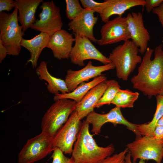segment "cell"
Listing matches in <instances>:
<instances>
[{
  "mask_svg": "<svg viewBox=\"0 0 163 163\" xmlns=\"http://www.w3.org/2000/svg\"><path fill=\"white\" fill-rule=\"evenodd\" d=\"M153 51V49L147 48L137 74L130 80L134 89L149 99L158 95H163V44L155 48L154 58L152 60Z\"/></svg>",
  "mask_w": 163,
  "mask_h": 163,
  "instance_id": "cell-1",
  "label": "cell"
},
{
  "mask_svg": "<svg viewBox=\"0 0 163 163\" xmlns=\"http://www.w3.org/2000/svg\"><path fill=\"white\" fill-rule=\"evenodd\" d=\"M89 124L82 123L72 154L75 163H100L114 152L112 144L106 147L99 146L89 131Z\"/></svg>",
  "mask_w": 163,
  "mask_h": 163,
  "instance_id": "cell-2",
  "label": "cell"
},
{
  "mask_svg": "<svg viewBox=\"0 0 163 163\" xmlns=\"http://www.w3.org/2000/svg\"><path fill=\"white\" fill-rule=\"evenodd\" d=\"M139 48L129 40L115 47L108 57L115 67L116 76L119 79L127 81L142 59L138 55Z\"/></svg>",
  "mask_w": 163,
  "mask_h": 163,
  "instance_id": "cell-3",
  "label": "cell"
},
{
  "mask_svg": "<svg viewBox=\"0 0 163 163\" xmlns=\"http://www.w3.org/2000/svg\"><path fill=\"white\" fill-rule=\"evenodd\" d=\"M18 13L16 8L11 13L0 12V40L7 49L8 55L12 56L19 55L24 35L22 26L18 24Z\"/></svg>",
  "mask_w": 163,
  "mask_h": 163,
  "instance_id": "cell-4",
  "label": "cell"
},
{
  "mask_svg": "<svg viewBox=\"0 0 163 163\" xmlns=\"http://www.w3.org/2000/svg\"><path fill=\"white\" fill-rule=\"evenodd\" d=\"M55 101L44 114L41 123L42 132L53 138L75 110L77 103L67 99Z\"/></svg>",
  "mask_w": 163,
  "mask_h": 163,
  "instance_id": "cell-5",
  "label": "cell"
},
{
  "mask_svg": "<svg viewBox=\"0 0 163 163\" xmlns=\"http://www.w3.org/2000/svg\"><path fill=\"white\" fill-rule=\"evenodd\" d=\"M126 146L133 163H136L138 159L153 160L156 163H161L163 157V141H158L153 136H144L136 137Z\"/></svg>",
  "mask_w": 163,
  "mask_h": 163,
  "instance_id": "cell-6",
  "label": "cell"
},
{
  "mask_svg": "<svg viewBox=\"0 0 163 163\" xmlns=\"http://www.w3.org/2000/svg\"><path fill=\"white\" fill-rule=\"evenodd\" d=\"M53 138L42 132L28 140L18 154V163H34L53 151Z\"/></svg>",
  "mask_w": 163,
  "mask_h": 163,
  "instance_id": "cell-7",
  "label": "cell"
},
{
  "mask_svg": "<svg viewBox=\"0 0 163 163\" xmlns=\"http://www.w3.org/2000/svg\"><path fill=\"white\" fill-rule=\"evenodd\" d=\"M81 120L76 111H74L53 138V149L57 148L65 154H72L73 145L77 139L81 125Z\"/></svg>",
  "mask_w": 163,
  "mask_h": 163,
  "instance_id": "cell-8",
  "label": "cell"
},
{
  "mask_svg": "<svg viewBox=\"0 0 163 163\" xmlns=\"http://www.w3.org/2000/svg\"><path fill=\"white\" fill-rule=\"evenodd\" d=\"M40 7L42 10L39 15L40 19L36 20L31 29L46 33L50 36L62 29L63 24L60 9L53 0L43 1Z\"/></svg>",
  "mask_w": 163,
  "mask_h": 163,
  "instance_id": "cell-9",
  "label": "cell"
},
{
  "mask_svg": "<svg viewBox=\"0 0 163 163\" xmlns=\"http://www.w3.org/2000/svg\"><path fill=\"white\" fill-rule=\"evenodd\" d=\"M75 44L73 47L69 58L73 64L83 67L84 61L88 59L97 60L104 65L111 63L108 57L99 51L87 37L74 34Z\"/></svg>",
  "mask_w": 163,
  "mask_h": 163,
  "instance_id": "cell-10",
  "label": "cell"
},
{
  "mask_svg": "<svg viewBox=\"0 0 163 163\" xmlns=\"http://www.w3.org/2000/svg\"><path fill=\"white\" fill-rule=\"evenodd\" d=\"M101 38L97 43L104 46L124 42L131 39L126 17L118 16L103 25L100 30Z\"/></svg>",
  "mask_w": 163,
  "mask_h": 163,
  "instance_id": "cell-11",
  "label": "cell"
},
{
  "mask_svg": "<svg viewBox=\"0 0 163 163\" xmlns=\"http://www.w3.org/2000/svg\"><path fill=\"white\" fill-rule=\"evenodd\" d=\"M115 67L112 63L101 66L93 65L90 61L82 69L74 71L69 69L67 71L65 80L70 92L74 91L81 83L88 81L91 78L101 75L102 72L114 69Z\"/></svg>",
  "mask_w": 163,
  "mask_h": 163,
  "instance_id": "cell-12",
  "label": "cell"
},
{
  "mask_svg": "<svg viewBox=\"0 0 163 163\" xmlns=\"http://www.w3.org/2000/svg\"><path fill=\"white\" fill-rule=\"evenodd\" d=\"M126 18L132 41L139 48V53H145L150 37L144 26L142 14L133 12L128 13Z\"/></svg>",
  "mask_w": 163,
  "mask_h": 163,
  "instance_id": "cell-13",
  "label": "cell"
},
{
  "mask_svg": "<svg viewBox=\"0 0 163 163\" xmlns=\"http://www.w3.org/2000/svg\"><path fill=\"white\" fill-rule=\"evenodd\" d=\"M73 34L61 29L50 37L46 47L51 49L54 57L59 59H68L75 41Z\"/></svg>",
  "mask_w": 163,
  "mask_h": 163,
  "instance_id": "cell-14",
  "label": "cell"
},
{
  "mask_svg": "<svg viewBox=\"0 0 163 163\" xmlns=\"http://www.w3.org/2000/svg\"><path fill=\"white\" fill-rule=\"evenodd\" d=\"M94 10L84 9L82 14L68 23L69 29L76 34L83 35L94 43L97 40L94 35L93 28L97 23L98 17H95Z\"/></svg>",
  "mask_w": 163,
  "mask_h": 163,
  "instance_id": "cell-15",
  "label": "cell"
},
{
  "mask_svg": "<svg viewBox=\"0 0 163 163\" xmlns=\"http://www.w3.org/2000/svg\"><path fill=\"white\" fill-rule=\"evenodd\" d=\"M145 3L144 0H105L102 2L97 12L105 23L113 15L121 16L131 8L138 6H144Z\"/></svg>",
  "mask_w": 163,
  "mask_h": 163,
  "instance_id": "cell-16",
  "label": "cell"
},
{
  "mask_svg": "<svg viewBox=\"0 0 163 163\" xmlns=\"http://www.w3.org/2000/svg\"><path fill=\"white\" fill-rule=\"evenodd\" d=\"M106 80L92 88L81 101L77 103L75 111L81 120L94 111L96 104L107 88Z\"/></svg>",
  "mask_w": 163,
  "mask_h": 163,
  "instance_id": "cell-17",
  "label": "cell"
},
{
  "mask_svg": "<svg viewBox=\"0 0 163 163\" xmlns=\"http://www.w3.org/2000/svg\"><path fill=\"white\" fill-rule=\"evenodd\" d=\"M43 0H15L14 4L18 10V19L24 32L26 31L36 21L37 9Z\"/></svg>",
  "mask_w": 163,
  "mask_h": 163,
  "instance_id": "cell-18",
  "label": "cell"
},
{
  "mask_svg": "<svg viewBox=\"0 0 163 163\" xmlns=\"http://www.w3.org/2000/svg\"><path fill=\"white\" fill-rule=\"evenodd\" d=\"M50 37L46 33L40 32L31 39H22L21 46L25 48L30 53V58L26 64L30 62L33 68L37 67L39 56L43 50L46 47Z\"/></svg>",
  "mask_w": 163,
  "mask_h": 163,
  "instance_id": "cell-19",
  "label": "cell"
},
{
  "mask_svg": "<svg viewBox=\"0 0 163 163\" xmlns=\"http://www.w3.org/2000/svg\"><path fill=\"white\" fill-rule=\"evenodd\" d=\"M47 62H41L37 68L36 72L39 79L46 81L48 84L47 89L49 92L54 94L70 92L65 80L58 78L52 75L49 72L47 66Z\"/></svg>",
  "mask_w": 163,
  "mask_h": 163,
  "instance_id": "cell-20",
  "label": "cell"
},
{
  "mask_svg": "<svg viewBox=\"0 0 163 163\" xmlns=\"http://www.w3.org/2000/svg\"><path fill=\"white\" fill-rule=\"evenodd\" d=\"M107 80V77L100 75L88 82H83L80 84L73 91L64 94H54L53 99L55 101L62 99H71L77 103L79 102L83 97L92 88L99 83Z\"/></svg>",
  "mask_w": 163,
  "mask_h": 163,
  "instance_id": "cell-21",
  "label": "cell"
},
{
  "mask_svg": "<svg viewBox=\"0 0 163 163\" xmlns=\"http://www.w3.org/2000/svg\"><path fill=\"white\" fill-rule=\"evenodd\" d=\"M120 107L116 106L112 109L108 113L100 114L94 110L90 113L86 117V122L92 126L91 131L94 135H98L101 132L102 126L105 123L110 122L113 123L115 121Z\"/></svg>",
  "mask_w": 163,
  "mask_h": 163,
  "instance_id": "cell-22",
  "label": "cell"
},
{
  "mask_svg": "<svg viewBox=\"0 0 163 163\" xmlns=\"http://www.w3.org/2000/svg\"><path fill=\"white\" fill-rule=\"evenodd\" d=\"M157 107L155 112L151 121L142 124H137L136 129L142 136H153V133L158 120L163 116V95L156 96Z\"/></svg>",
  "mask_w": 163,
  "mask_h": 163,
  "instance_id": "cell-23",
  "label": "cell"
},
{
  "mask_svg": "<svg viewBox=\"0 0 163 163\" xmlns=\"http://www.w3.org/2000/svg\"><path fill=\"white\" fill-rule=\"evenodd\" d=\"M139 95L138 92H133L128 89H120L117 93L111 104L120 108H131Z\"/></svg>",
  "mask_w": 163,
  "mask_h": 163,
  "instance_id": "cell-24",
  "label": "cell"
},
{
  "mask_svg": "<svg viewBox=\"0 0 163 163\" xmlns=\"http://www.w3.org/2000/svg\"><path fill=\"white\" fill-rule=\"evenodd\" d=\"M107 87L103 96L99 100L95 107H99L105 104H109L120 89L118 82L114 79L106 80Z\"/></svg>",
  "mask_w": 163,
  "mask_h": 163,
  "instance_id": "cell-25",
  "label": "cell"
},
{
  "mask_svg": "<svg viewBox=\"0 0 163 163\" xmlns=\"http://www.w3.org/2000/svg\"><path fill=\"white\" fill-rule=\"evenodd\" d=\"M65 2L66 17L71 21L80 15L84 10L78 0H66Z\"/></svg>",
  "mask_w": 163,
  "mask_h": 163,
  "instance_id": "cell-26",
  "label": "cell"
},
{
  "mask_svg": "<svg viewBox=\"0 0 163 163\" xmlns=\"http://www.w3.org/2000/svg\"><path fill=\"white\" fill-rule=\"evenodd\" d=\"M53 151L51 156L53 159L52 163H75L72 157L70 158L66 157L59 148H55Z\"/></svg>",
  "mask_w": 163,
  "mask_h": 163,
  "instance_id": "cell-27",
  "label": "cell"
},
{
  "mask_svg": "<svg viewBox=\"0 0 163 163\" xmlns=\"http://www.w3.org/2000/svg\"><path fill=\"white\" fill-rule=\"evenodd\" d=\"M113 124L114 125L117 124H123L126 126L128 129L134 133L136 135V137L142 136L136 129L137 124L131 123L126 120L122 115L121 110L119 111Z\"/></svg>",
  "mask_w": 163,
  "mask_h": 163,
  "instance_id": "cell-28",
  "label": "cell"
},
{
  "mask_svg": "<svg viewBox=\"0 0 163 163\" xmlns=\"http://www.w3.org/2000/svg\"><path fill=\"white\" fill-rule=\"evenodd\" d=\"M129 151L128 149L126 148L119 153L107 158L100 163H125V157Z\"/></svg>",
  "mask_w": 163,
  "mask_h": 163,
  "instance_id": "cell-29",
  "label": "cell"
},
{
  "mask_svg": "<svg viewBox=\"0 0 163 163\" xmlns=\"http://www.w3.org/2000/svg\"><path fill=\"white\" fill-rule=\"evenodd\" d=\"M80 1L84 9L93 10L96 12L102 4V2L92 0H80Z\"/></svg>",
  "mask_w": 163,
  "mask_h": 163,
  "instance_id": "cell-30",
  "label": "cell"
},
{
  "mask_svg": "<svg viewBox=\"0 0 163 163\" xmlns=\"http://www.w3.org/2000/svg\"><path fill=\"white\" fill-rule=\"evenodd\" d=\"M13 0H0V12L7 11L9 12L15 8Z\"/></svg>",
  "mask_w": 163,
  "mask_h": 163,
  "instance_id": "cell-31",
  "label": "cell"
},
{
  "mask_svg": "<svg viewBox=\"0 0 163 163\" xmlns=\"http://www.w3.org/2000/svg\"><path fill=\"white\" fill-rule=\"evenodd\" d=\"M145 5L146 11L149 13L154 8L158 7L163 2V0H145Z\"/></svg>",
  "mask_w": 163,
  "mask_h": 163,
  "instance_id": "cell-32",
  "label": "cell"
},
{
  "mask_svg": "<svg viewBox=\"0 0 163 163\" xmlns=\"http://www.w3.org/2000/svg\"><path fill=\"white\" fill-rule=\"evenodd\" d=\"M152 12L157 15L159 21L163 28V2L159 7L154 8Z\"/></svg>",
  "mask_w": 163,
  "mask_h": 163,
  "instance_id": "cell-33",
  "label": "cell"
},
{
  "mask_svg": "<svg viewBox=\"0 0 163 163\" xmlns=\"http://www.w3.org/2000/svg\"><path fill=\"white\" fill-rule=\"evenodd\" d=\"M153 137L159 141H163V126H156L153 133Z\"/></svg>",
  "mask_w": 163,
  "mask_h": 163,
  "instance_id": "cell-34",
  "label": "cell"
},
{
  "mask_svg": "<svg viewBox=\"0 0 163 163\" xmlns=\"http://www.w3.org/2000/svg\"><path fill=\"white\" fill-rule=\"evenodd\" d=\"M8 55V52L5 47L2 44L0 40V63H2L3 60Z\"/></svg>",
  "mask_w": 163,
  "mask_h": 163,
  "instance_id": "cell-35",
  "label": "cell"
},
{
  "mask_svg": "<svg viewBox=\"0 0 163 163\" xmlns=\"http://www.w3.org/2000/svg\"><path fill=\"white\" fill-rule=\"evenodd\" d=\"M125 163H133L131 160V156L130 152H128L126 155ZM138 163H145V161L142 160H140Z\"/></svg>",
  "mask_w": 163,
  "mask_h": 163,
  "instance_id": "cell-36",
  "label": "cell"
},
{
  "mask_svg": "<svg viewBox=\"0 0 163 163\" xmlns=\"http://www.w3.org/2000/svg\"><path fill=\"white\" fill-rule=\"evenodd\" d=\"M156 126H163V116L158 120L156 124Z\"/></svg>",
  "mask_w": 163,
  "mask_h": 163,
  "instance_id": "cell-37",
  "label": "cell"
},
{
  "mask_svg": "<svg viewBox=\"0 0 163 163\" xmlns=\"http://www.w3.org/2000/svg\"></svg>",
  "mask_w": 163,
  "mask_h": 163,
  "instance_id": "cell-38",
  "label": "cell"
}]
</instances>
